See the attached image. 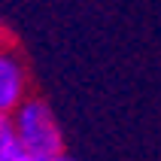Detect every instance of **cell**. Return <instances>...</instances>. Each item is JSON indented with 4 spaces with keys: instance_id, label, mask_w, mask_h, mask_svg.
<instances>
[{
    "instance_id": "6da1fadb",
    "label": "cell",
    "mask_w": 161,
    "mask_h": 161,
    "mask_svg": "<svg viewBox=\"0 0 161 161\" xmlns=\"http://www.w3.org/2000/svg\"><path fill=\"white\" fill-rule=\"evenodd\" d=\"M9 125L15 131L18 143L27 155H58L64 152V134L52 107L40 97H27L21 107L9 116Z\"/></svg>"
},
{
    "instance_id": "7a4b0ae2",
    "label": "cell",
    "mask_w": 161,
    "mask_h": 161,
    "mask_svg": "<svg viewBox=\"0 0 161 161\" xmlns=\"http://www.w3.org/2000/svg\"><path fill=\"white\" fill-rule=\"evenodd\" d=\"M27 64L15 46L0 43V113L12 116L31 94H27Z\"/></svg>"
},
{
    "instance_id": "3957f363",
    "label": "cell",
    "mask_w": 161,
    "mask_h": 161,
    "mask_svg": "<svg viewBox=\"0 0 161 161\" xmlns=\"http://www.w3.org/2000/svg\"><path fill=\"white\" fill-rule=\"evenodd\" d=\"M25 146L18 143L15 131H12V125H3V131H0V161H21L25 158Z\"/></svg>"
},
{
    "instance_id": "277c9868",
    "label": "cell",
    "mask_w": 161,
    "mask_h": 161,
    "mask_svg": "<svg viewBox=\"0 0 161 161\" xmlns=\"http://www.w3.org/2000/svg\"><path fill=\"white\" fill-rule=\"evenodd\" d=\"M21 161H73L67 152H58V155H25Z\"/></svg>"
},
{
    "instance_id": "5b68a950",
    "label": "cell",
    "mask_w": 161,
    "mask_h": 161,
    "mask_svg": "<svg viewBox=\"0 0 161 161\" xmlns=\"http://www.w3.org/2000/svg\"><path fill=\"white\" fill-rule=\"evenodd\" d=\"M9 122V116H3V113H0V131H3V125H6Z\"/></svg>"
},
{
    "instance_id": "8992f818",
    "label": "cell",
    "mask_w": 161,
    "mask_h": 161,
    "mask_svg": "<svg viewBox=\"0 0 161 161\" xmlns=\"http://www.w3.org/2000/svg\"><path fill=\"white\" fill-rule=\"evenodd\" d=\"M0 34H3V25H0Z\"/></svg>"
}]
</instances>
